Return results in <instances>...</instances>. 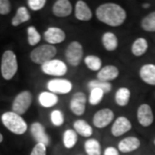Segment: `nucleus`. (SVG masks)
<instances>
[{
    "instance_id": "obj_31",
    "label": "nucleus",
    "mask_w": 155,
    "mask_h": 155,
    "mask_svg": "<svg viewBox=\"0 0 155 155\" xmlns=\"http://www.w3.org/2000/svg\"><path fill=\"white\" fill-rule=\"evenodd\" d=\"M104 92L100 90V89H92L91 90V94H90V97H89V103L91 105H97L100 102L102 101L103 97H104Z\"/></svg>"
},
{
    "instance_id": "obj_3",
    "label": "nucleus",
    "mask_w": 155,
    "mask_h": 155,
    "mask_svg": "<svg viewBox=\"0 0 155 155\" xmlns=\"http://www.w3.org/2000/svg\"><path fill=\"white\" fill-rule=\"evenodd\" d=\"M57 54V49L54 45L43 44L35 48L30 53V59L34 63L42 66L54 58Z\"/></svg>"
},
{
    "instance_id": "obj_20",
    "label": "nucleus",
    "mask_w": 155,
    "mask_h": 155,
    "mask_svg": "<svg viewBox=\"0 0 155 155\" xmlns=\"http://www.w3.org/2000/svg\"><path fill=\"white\" fill-rule=\"evenodd\" d=\"M147 49H148V42L143 37H139L136 39L131 47V52L136 57H140L145 54Z\"/></svg>"
},
{
    "instance_id": "obj_37",
    "label": "nucleus",
    "mask_w": 155,
    "mask_h": 155,
    "mask_svg": "<svg viewBox=\"0 0 155 155\" xmlns=\"http://www.w3.org/2000/svg\"><path fill=\"white\" fill-rule=\"evenodd\" d=\"M104 155H119V153L116 148L113 147H107L104 151Z\"/></svg>"
},
{
    "instance_id": "obj_16",
    "label": "nucleus",
    "mask_w": 155,
    "mask_h": 155,
    "mask_svg": "<svg viewBox=\"0 0 155 155\" xmlns=\"http://www.w3.org/2000/svg\"><path fill=\"white\" fill-rule=\"evenodd\" d=\"M140 146V141L137 137L128 136L122 140L118 144V149L122 153H130L138 149Z\"/></svg>"
},
{
    "instance_id": "obj_11",
    "label": "nucleus",
    "mask_w": 155,
    "mask_h": 155,
    "mask_svg": "<svg viewBox=\"0 0 155 155\" xmlns=\"http://www.w3.org/2000/svg\"><path fill=\"white\" fill-rule=\"evenodd\" d=\"M86 101V96L83 92L78 91L73 94L70 102V109L72 113L76 116H82L85 111Z\"/></svg>"
},
{
    "instance_id": "obj_35",
    "label": "nucleus",
    "mask_w": 155,
    "mask_h": 155,
    "mask_svg": "<svg viewBox=\"0 0 155 155\" xmlns=\"http://www.w3.org/2000/svg\"><path fill=\"white\" fill-rule=\"evenodd\" d=\"M11 5L9 0H0V14L7 15L11 12Z\"/></svg>"
},
{
    "instance_id": "obj_24",
    "label": "nucleus",
    "mask_w": 155,
    "mask_h": 155,
    "mask_svg": "<svg viewBox=\"0 0 155 155\" xmlns=\"http://www.w3.org/2000/svg\"><path fill=\"white\" fill-rule=\"evenodd\" d=\"M130 97H131L130 90L126 87H122L117 90L115 96V101L117 105L124 107L128 104Z\"/></svg>"
},
{
    "instance_id": "obj_33",
    "label": "nucleus",
    "mask_w": 155,
    "mask_h": 155,
    "mask_svg": "<svg viewBox=\"0 0 155 155\" xmlns=\"http://www.w3.org/2000/svg\"><path fill=\"white\" fill-rule=\"evenodd\" d=\"M51 122L52 123L56 126V127H60L63 123H64V116H63V113L59 110H55L51 113Z\"/></svg>"
},
{
    "instance_id": "obj_5",
    "label": "nucleus",
    "mask_w": 155,
    "mask_h": 155,
    "mask_svg": "<svg viewBox=\"0 0 155 155\" xmlns=\"http://www.w3.org/2000/svg\"><path fill=\"white\" fill-rule=\"evenodd\" d=\"M32 94L28 91L20 92L15 97L12 104V111L21 116L29 109L32 104Z\"/></svg>"
},
{
    "instance_id": "obj_25",
    "label": "nucleus",
    "mask_w": 155,
    "mask_h": 155,
    "mask_svg": "<svg viewBox=\"0 0 155 155\" xmlns=\"http://www.w3.org/2000/svg\"><path fill=\"white\" fill-rule=\"evenodd\" d=\"M30 20V14L27 10L26 7H20L18 8L17 11V14L15 15V17L12 18L11 20V24L13 26H18L20 24H22V22H28Z\"/></svg>"
},
{
    "instance_id": "obj_30",
    "label": "nucleus",
    "mask_w": 155,
    "mask_h": 155,
    "mask_svg": "<svg viewBox=\"0 0 155 155\" xmlns=\"http://www.w3.org/2000/svg\"><path fill=\"white\" fill-rule=\"evenodd\" d=\"M88 87L90 90L92 89H100L102 90L104 93H109L112 89V84L110 82H103L98 79L91 80L88 83Z\"/></svg>"
},
{
    "instance_id": "obj_14",
    "label": "nucleus",
    "mask_w": 155,
    "mask_h": 155,
    "mask_svg": "<svg viewBox=\"0 0 155 155\" xmlns=\"http://www.w3.org/2000/svg\"><path fill=\"white\" fill-rule=\"evenodd\" d=\"M44 39L48 44H58L65 41L66 34L61 28L50 27L44 32Z\"/></svg>"
},
{
    "instance_id": "obj_28",
    "label": "nucleus",
    "mask_w": 155,
    "mask_h": 155,
    "mask_svg": "<svg viewBox=\"0 0 155 155\" xmlns=\"http://www.w3.org/2000/svg\"><path fill=\"white\" fill-rule=\"evenodd\" d=\"M77 140L78 134L73 129H67L63 134V144L68 149L72 148L77 143Z\"/></svg>"
},
{
    "instance_id": "obj_32",
    "label": "nucleus",
    "mask_w": 155,
    "mask_h": 155,
    "mask_svg": "<svg viewBox=\"0 0 155 155\" xmlns=\"http://www.w3.org/2000/svg\"><path fill=\"white\" fill-rule=\"evenodd\" d=\"M27 31H28V44L30 45V46H34V45H36L37 43L40 42V41H41V35L36 30V28L33 27V26H30V27L28 28Z\"/></svg>"
},
{
    "instance_id": "obj_6",
    "label": "nucleus",
    "mask_w": 155,
    "mask_h": 155,
    "mask_svg": "<svg viewBox=\"0 0 155 155\" xmlns=\"http://www.w3.org/2000/svg\"><path fill=\"white\" fill-rule=\"evenodd\" d=\"M83 47L78 41H72L66 49V59L72 67H78L83 58Z\"/></svg>"
},
{
    "instance_id": "obj_26",
    "label": "nucleus",
    "mask_w": 155,
    "mask_h": 155,
    "mask_svg": "<svg viewBox=\"0 0 155 155\" xmlns=\"http://www.w3.org/2000/svg\"><path fill=\"white\" fill-rule=\"evenodd\" d=\"M84 149L88 155H101V145L96 139H89L86 140Z\"/></svg>"
},
{
    "instance_id": "obj_9",
    "label": "nucleus",
    "mask_w": 155,
    "mask_h": 155,
    "mask_svg": "<svg viewBox=\"0 0 155 155\" xmlns=\"http://www.w3.org/2000/svg\"><path fill=\"white\" fill-rule=\"evenodd\" d=\"M137 120L142 127H149L153 123V112L149 104H143L139 106L137 110Z\"/></svg>"
},
{
    "instance_id": "obj_22",
    "label": "nucleus",
    "mask_w": 155,
    "mask_h": 155,
    "mask_svg": "<svg viewBox=\"0 0 155 155\" xmlns=\"http://www.w3.org/2000/svg\"><path fill=\"white\" fill-rule=\"evenodd\" d=\"M102 43L107 51H115L118 47V39L115 34L106 32L102 36Z\"/></svg>"
},
{
    "instance_id": "obj_29",
    "label": "nucleus",
    "mask_w": 155,
    "mask_h": 155,
    "mask_svg": "<svg viewBox=\"0 0 155 155\" xmlns=\"http://www.w3.org/2000/svg\"><path fill=\"white\" fill-rule=\"evenodd\" d=\"M84 63L86 67L91 71H100L102 68V61L97 56H86L84 58Z\"/></svg>"
},
{
    "instance_id": "obj_34",
    "label": "nucleus",
    "mask_w": 155,
    "mask_h": 155,
    "mask_svg": "<svg viewBox=\"0 0 155 155\" xmlns=\"http://www.w3.org/2000/svg\"><path fill=\"white\" fill-rule=\"evenodd\" d=\"M46 0H28V5L29 8L34 11H37L41 10L46 5Z\"/></svg>"
},
{
    "instance_id": "obj_17",
    "label": "nucleus",
    "mask_w": 155,
    "mask_h": 155,
    "mask_svg": "<svg viewBox=\"0 0 155 155\" xmlns=\"http://www.w3.org/2000/svg\"><path fill=\"white\" fill-rule=\"evenodd\" d=\"M75 17L79 21L86 22L91 20L92 12L84 1L78 0L75 6Z\"/></svg>"
},
{
    "instance_id": "obj_13",
    "label": "nucleus",
    "mask_w": 155,
    "mask_h": 155,
    "mask_svg": "<svg viewBox=\"0 0 155 155\" xmlns=\"http://www.w3.org/2000/svg\"><path fill=\"white\" fill-rule=\"evenodd\" d=\"M30 132L34 139L37 141V143L45 145L46 147L49 146V136L46 133L45 127L40 122H34L30 127Z\"/></svg>"
},
{
    "instance_id": "obj_36",
    "label": "nucleus",
    "mask_w": 155,
    "mask_h": 155,
    "mask_svg": "<svg viewBox=\"0 0 155 155\" xmlns=\"http://www.w3.org/2000/svg\"><path fill=\"white\" fill-rule=\"evenodd\" d=\"M47 153V147L43 144L37 143L34 147L30 155H46Z\"/></svg>"
},
{
    "instance_id": "obj_4",
    "label": "nucleus",
    "mask_w": 155,
    "mask_h": 155,
    "mask_svg": "<svg viewBox=\"0 0 155 155\" xmlns=\"http://www.w3.org/2000/svg\"><path fill=\"white\" fill-rule=\"evenodd\" d=\"M17 60L16 54L11 51L7 50L4 53L1 61V73L6 80H10L15 76L17 72Z\"/></svg>"
},
{
    "instance_id": "obj_38",
    "label": "nucleus",
    "mask_w": 155,
    "mask_h": 155,
    "mask_svg": "<svg viewBox=\"0 0 155 155\" xmlns=\"http://www.w3.org/2000/svg\"><path fill=\"white\" fill-rule=\"evenodd\" d=\"M150 6H151V5H150V4H148V3H146V4H144V5H142V7H143V8H145V9H147V8H149Z\"/></svg>"
},
{
    "instance_id": "obj_27",
    "label": "nucleus",
    "mask_w": 155,
    "mask_h": 155,
    "mask_svg": "<svg viewBox=\"0 0 155 155\" xmlns=\"http://www.w3.org/2000/svg\"><path fill=\"white\" fill-rule=\"evenodd\" d=\"M140 26L147 32H155V11L150 12L148 15L143 17Z\"/></svg>"
},
{
    "instance_id": "obj_39",
    "label": "nucleus",
    "mask_w": 155,
    "mask_h": 155,
    "mask_svg": "<svg viewBox=\"0 0 155 155\" xmlns=\"http://www.w3.org/2000/svg\"><path fill=\"white\" fill-rule=\"evenodd\" d=\"M3 135H2V134H0V143H1V142H2V141H3Z\"/></svg>"
},
{
    "instance_id": "obj_10",
    "label": "nucleus",
    "mask_w": 155,
    "mask_h": 155,
    "mask_svg": "<svg viewBox=\"0 0 155 155\" xmlns=\"http://www.w3.org/2000/svg\"><path fill=\"white\" fill-rule=\"evenodd\" d=\"M115 117L114 112L110 109H102L93 116V124L96 127L104 128L110 123Z\"/></svg>"
},
{
    "instance_id": "obj_1",
    "label": "nucleus",
    "mask_w": 155,
    "mask_h": 155,
    "mask_svg": "<svg viewBox=\"0 0 155 155\" xmlns=\"http://www.w3.org/2000/svg\"><path fill=\"white\" fill-rule=\"evenodd\" d=\"M96 16L100 22L111 27H118L125 22L127 13L125 10L115 3H106L98 6Z\"/></svg>"
},
{
    "instance_id": "obj_8",
    "label": "nucleus",
    "mask_w": 155,
    "mask_h": 155,
    "mask_svg": "<svg viewBox=\"0 0 155 155\" xmlns=\"http://www.w3.org/2000/svg\"><path fill=\"white\" fill-rule=\"evenodd\" d=\"M47 88L54 94H67L72 91V84L66 78H54L48 82Z\"/></svg>"
},
{
    "instance_id": "obj_18",
    "label": "nucleus",
    "mask_w": 155,
    "mask_h": 155,
    "mask_svg": "<svg viewBox=\"0 0 155 155\" xmlns=\"http://www.w3.org/2000/svg\"><path fill=\"white\" fill-rule=\"evenodd\" d=\"M119 76V70L115 66L109 65L101 68L97 72V79L103 82H110Z\"/></svg>"
},
{
    "instance_id": "obj_19",
    "label": "nucleus",
    "mask_w": 155,
    "mask_h": 155,
    "mask_svg": "<svg viewBox=\"0 0 155 155\" xmlns=\"http://www.w3.org/2000/svg\"><path fill=\"white\" fill-rule=\"evenodd\" d=\"M140 78L141 80L147 84L155 85V65L146 64L140 69Z\"/></svg>"
},
{
    "instance_id": "obj_21",
    "label": "nucleus",
    "mask_w": 155,
    "mask_h": 155,
    "mask_svg": "<svg viewBox=\"0 0 155 155\" xmlns=\"http://www.w3.org/2000/svg\"><path fill=\"white\" fill-rule=\"evenodd\" d=\"M57 95L50 91H43L39 95V103L44 108H51L58 103Z\"/></svg>"
},
{
    "instance_id": "obj_2",
    "label": "nucleus",
    "mask_w": 155,
    "mask_h": 155,
    "mask_svg": "<svg viewBox=\"0 0 155 155\" xmlns=\"http://www.w3.org/2000/svg\"><path fill=\"white\" fill-rule=\"evenodd\" d=\"M3 124L11 132L16 134H22L27 131V123L22 119V117L13 111L5 112L1 116Z\"/></svg>"
},
{
    "instance_id": "obj_12",
    "label": "nucleus",
    "mask_w": 155,
    "mask_h": 155,
    "mask_svg": "<svg viewBox=\"0 0 155 155\" xmlns=\"http://www.w3.org/2000/svg\"><path fill=\"white\" fill-rule=\"evenodd\" d=\"M132 128V123L125 116H120L113 123L111 127V133L115 136L118 137L128 132Z\"/></svg>"
},
{
    "instance_id": "obj_7",
    "label": "nucleus",
    "mask_w": 155,
    "mask_h": 155,
    "mask_svg": "<svg viewBox=\"0 0 155 155\" xmlns=\"http://www.w3.org/2000/svg\"><path fill=\"white\" fill-rule=\"evenodd\" d=\"M41 71L47 75L61 77L67 73V67L63 61L53 59L41 66Z\"/></svg>"
},
{
    "instance_id": "obj_23",
    "label": "nucleus",
    "mask_w": 155,
    "mask_h": 155,
    "mask_svg": "<svg viewBox=\"0 0 155 155\" xmlns=\"http://www.w3.org/2000/svg\"><path fill=\"white\" fill-rule=\"evenodd\" d=\"M73 127L75 129V132L83 137H90L92 135V133H93L92 127L84 120H81V119L77 120L73 123Z\"/></svg>"
},
{
    "instance_id": "obj_15",
    "label": "nucleus",
    "mask_w": 155,
    "mask_h": 155,
    "mask_svg": "<svg viewBox=\"0 0 155 155\" xmlns=\"http://www.w3.org/2000/svg\"><path fill=\"white\" fill-rule=\"evenodd\" d=\"M72 6L68 0H58L53 6V13L58 17H66L72 14Z\"/></svg>"
},
{
    "instance_id": "obj_40",
    "label": "nucleus",
    "mask_w": 155,
    "mask_h": 155,
    "mask_svg": "<svg viewBox=\"0 0 155 155\" xmlns=\"http://www.w3.org/2000/svg\"><path fill=\"white\" fill-rule=\"evenodd\" d=\"M154 145H155V139H154Z\"/></svg>"
}]
</instances>
